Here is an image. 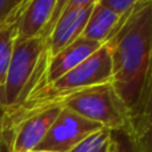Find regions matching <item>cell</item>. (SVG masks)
Returning <instances> with one entry per match:
<instances>
[{
	"mask_svg": "<svg viewBox=\"0 0 152 152\" xmlns=\"http://www.w3.org/2000/svg\"><path fill=\"white\" fill-rule=\"evenodd\" d=\"M94 4H89L84 8H79L66 12L58 19L56 24L51 29L47 37V50L48 55L53 56L60 52L64 47L71 44L76 39L81 36L86 23L92 12Z\"/></svg>",
	"mask_w": 152,
	"mask_h": 152,
	"instance_id": "cell-6",
	"label": "cell"
},
{
	"mask_svg": "<svg viewBox=\"0 0 152 152\" xmlns=\"http://www.w3.org/2000/svg\"><path fill=\"white\" fill-rule=\"evenodd\" d=\"M151 75H152V56H151Z\"/></svg>",
	"mask_w": 152,
	"mask_h": 152,
	"instance_id": "cell-20",
	"label": "cell"
},
{
	"mask_svg": "<svg viewBox=\"0 0 152 152\" xmlns=\"http://www.w3.org/2000/svg\"><path fill=\"white\" fill-rule=\"evenodd\" d=\"M102 45L103 44L94 42V40L79 37L71 44L64 47L60 52L50 56L47 68V84L53 83L59 77L66 75L67 72L74 69L88 56H91L95 51L99 50Z\"/></svg>",
	"mask_w": 152,
	"mask_h": 152,
	"instance_id": "cell-7",
	"label": "cell"
},
{
	"mask_svg": "<svg viewBox=\"0 0 152 152\" xmlns=\"http://www.w3.org/2000/svg\"><path fill=\"white\" fill-rule=\"evenodd\" d=\"M97 1L121 18L127 12H129L136 4L151 1V0H97Z\"/></svg>",
	"mask_w": 152,
	"mask_h": 152,
	"instance_id": "cell-15",
	"label": "cell"
},
{
	"mask_svg": "<svg viewBox=\"0 0 152 152\" xmlns=\"http://www.w3.org/2000/svg\"><path fill=\"white\" fill-rule=\"evenodd\" d=\"M105 47L112 60V86L131 112L151 75L152 0L121 16Z\"/></svg>",
	"mask_w": 152,
	"mask_h": 152,
	"instance_id": "cell-1",
	"label": "cell"
},
{
	"mask_svg": "<svg viewBox=\"0 0 152 152\" xmlns=\"http://www.w3.org/2000/svg\"><path fill=\"white\" fill-rule=\"evenodd\" d=\"M23 5L13 15H11L7 20L0 24V87H4L5 76H7L8 67L11 63L15 43L18 40V23Z\"/></svg>",
	"mask_w": 152,
	"mask_h": 152,
	"instance_id": "cell-11",
	"label": "cell"
},
{
	"mask_svg": "<svg viewBox=\"0 0 152 152\" xmlns=\"http://www.w3.org/2000/svg\"><path fill=\"white\" fill-rule=\"evenodd\" d=\"M107 83H112V60L108 48L105 44H103L74 69L67 72L53 83H45L44 87L51 92L60 94Z\"/></svg>",
	"mask_w": 152,
	"mask_h": 152,
	"instance_id": "cell-4",
	"label": "cell"
},
{
	"mask_svg": "<svg viewBox=\"0 0 152 152\" xmlns=\"http://www.w3.org/2000/svg\"><path fill=\"white\" fill-rule=\"evenodd\" d=\"M4 115H5V107H3V105H0V128H1L3 120H4Z\"/></svg>",
	"mask_w": 152,
	"mask_h": 152,
	"instance_id": "cell-18",
	"label": "cell"
},
{
	"mask_svg": "<svg viewBox=\"0 0 152 152\" xmlns=\"http://www.w3.org/2000/svg\"><path fill=\"white\" fill-rule=\"evenodd\" d=\"M111 142V129L100 128L88 135L69 152H108Z\"/></svg>",
	"mask_w": 152,
	"mask_h": 152,
	"instance_id": "cell-12",
	"label": "cell"
},
{
	"mask_svg": "<svg viewBox=\"0 0 152 152\" xmlns=\"http://www.w3.org/2000/svg\"><path fill=\"white\" fill-rule=\"evenodd\" d=\"M96 1L97 0H56V5H55V10H53L52 18H51L48 26L45 27L42 37L47 40L51 29L53 28V26H55L56 21H58V19L60 18L63 13L74 11V10H79V8H84L89 4H94V3H96Z\"/></svg>",
	"mask_w": 152,
	"mask_h": 152,
	"instance_id": "cell-13",
	"label": "cell"
},
{
	"mask_svg": "<svg viewBox=\"0 0 152 152\" xmlns=\"http://www.w3.org/2000/svg\"><path fill=\"white\" fill-rule=\"evenodd\" d=\"M108 152H143L129 131H111Z\"/></svg>",
	"mask_w": 152,
	"mask_h": 152,
	"instance_id": "cell-14",
	"label": "cell"
},
{
	"mask_svg": "<svg viewBox=\"0 0 152 152\" xmlns=\"http://www.w3.org/2000/svg\"><path fill=\"white\" fill-rule=\"evenodd\" d=\"M129 132L143 152H152V75L148 76L136 107L129 112Z\"/></svg>",
	"mask_w": 152,
	"mask_h": 152,
	"instance_id": "cell-9",
	"label": "cell"
},
{
	"mask_svg": "<svg viewBox=\"0 0 152 152\" xmlns=\"http://www.w3.org/2000/svg\"><path fill=\"white\" fill-rule=\"evenodd\" d=\"M13 134L10 128L1 124L0 128V152H13Z\"/></svg>",
	"mask_w": 152,
	"mask_h": 152,
	"instance_id": "cell-17",
	"label": "cell"
},
{
	"mask_svg": "<svg viewBox=\"0 0 152 152\" xmlns=\"http://www.w3.org/2000/svg\"><path fill=\"white\" fill-rule=\"evenodd\" d=\"M44 86L43 84L29 97L69 110L111 131H129V112L112 83L60 94L48 91Z\"/></svg>",
	"mask_w": 152,
	"mask_h": 152,
	"instance_id": "cell-2",
	"label": "cell"
},
{
	"mask_svg": "<svg viewBox=\"0 0 152 152\" xmlns=\"http://www.w3.org/2000/svg\"><path fill=\"white\" fill-rule=\"evenodd\" d=\"M48 60L45 39L16 40L3 87V105L5 108L21 104L47 83Z\"/></svg>",
	"mask_w": 152,
	"mask_h": 152,
	"instance_id": "cell-3",
	"label": "cell"
},
{
	"mask_svg": "<svg viewBox=\"0 0 152 152\" xmlns=\"http://www.w3.org/2000/svg\"><path fill=\"white\" fill-rule=\"evenodd\" d=\"M26 0H0V24L16 12Z\"/></svg>",
	"mask_w": 152,
	"mask_h": 152,
	"instance_id": "cell-16",
	"label": "cell"
},
{
	"mask_svg": "<svg viewBox=\"0 0 152 152\" xmlns=\"http://www.w3.org/2000/svg\"><path fill=\"white\" fill-rule=\"evenodd\" d=\"M120 19L121 18L119 15H116L115 12L96 1L80 37L94 40L100 44H105L112 32L115 31V28L118 27Z\"/></svg>",
	"mask_w": 152,
	"mask_h": 152,
	"instance_id": "cell-10",
	"label": "cell"
},
{
	"mask_svg": "<svg viewBox=\"0 0 152 152\" xmlns=\"http://www.w3.org/2000/svg\"><path fill=\"white\" fill-rule=\"evenodd\" d=\"M56 0H26L18 23V40L42 37L52 18Z\"/></svg>",
	"mask_w": 152,
	"mask_h": 152,
	"instance_id": "cell-8",
	"label": "cell"
},
{
	"mask_svg": "<svg viewBox=\"0 0 152 152\" xmlns=\"http://www.w3.org/2000/svg\"><path fill=\"white\" fill-rule=\"evenodd\" d=\"M31 152H52V151H40V150H35V151H31Z\"/></svg>",
	"mask_w": 152,
	"mask_h": 152,
	"instance_id": "cell-19",
	"label": "cell"
},
{
	"mask_svg": "<svg viewBox=\"0 0 152 152\" xmlns=\"http://www.w3.org/2000/svg\"><path fill=\"white\" fill-rule=\"evenodd\" d=\"M104 128L69 110L61 108L58 118L36 150L52 152H69L88 135ZM35 151V150H34Z\"/></svg>",
	"mask_w": 152,
	"mask_h": 152,
	"instance_id": "cell-5",
	"label": "cell"
}]
</instances>
